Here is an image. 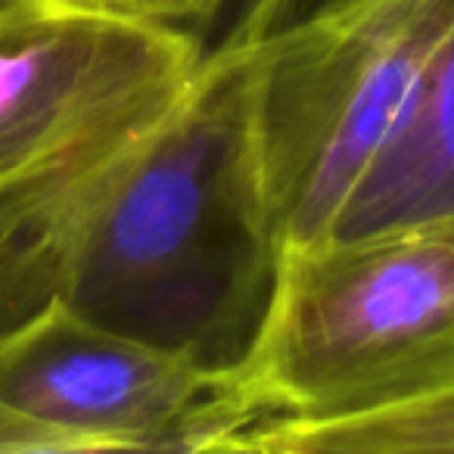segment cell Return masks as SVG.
Listing matches in <instances>:
<instances>
[{
    "label": "cell",
    "mask_w": 454,
    "mask_h": 454,
    "mask_svg": "<svg viewBox=\"0 0 454 454\" xmlns=\"http://www.w3.org/2000/svg\"><path fill=\"white\" fill-rule=\"evenodd\" d=\"M240 373L259 423L355 420L451 392L454 215L286 249Z\"/></svg>",
    "instance_id": "7a4b0ae2"
},
{
    "label": "cell",
    "mask_w": 454,
    "mask_h": 454,
    "mask_svg": "<svg viewBox=\"0 0 454 454\" xmlns=\"http://www.w3.org/2000/svg\"><path fill=\"white\" fill-rule=\"evenodd\" d=\"M224 451L249 454H442L454 451V389L386 414L336 423L265 420L237 433Z\"/></svg>",
    "instance_id": "52a82bcc"
},
{
    "label": "cell",
    "mask_w": 454,
    "mask_h": 454,
    "mask_svg": "<svg viewBox=\"0 0 454 454\" xmlns=\"http://www.w3.org/2000/svg\"><path fill=\"white\" fill-rule=\"evenodd\" d=\"M305 0H243L187 88L78 231L63 302L215 373H240L280 268L259 100L278 28Z\"/></svg>",
    "instance_id": "6da1fadb"
},
{
    "label": "cell",
    "mask_w": 454,
    "mask_h": 454,
    "mask_svg": "<svg viewBox=\"0 0 454 454\" xmlns=\"http://www.w3.org/2000/svg\"><path fill=\"white\" fill-rule=\"evenodd\" d=\"M208 41L53 0H0V234L69 265L134 146Z\"/></svg>",
    "instance_id": "3957f363"
},
{
    "label": "cell",
    "mask_w": 454,
    "mask_h": 454,
    "mask_svg": "<svg viewBox=\"0 0 454 454\" xmlns=\"http://www.w3.org/2000/svg\"><path fill=\"white\" fill-rule=\"evenodd\" d=\"M454 215V41L346 196L330 237Z\"/></svg>",
    "instance_id": "8992f818"
},
{
    "label": "cell",
    "mask_w": 454,
    "mask_h": 454,
    "mask_svg": "<svg viewBox=\"0 0 454 454\" xmlns=\"http://www.w3.org/2000/svg\"><path fill=\"white\" fill-rule=\"evenodd\" d=\"M454 41V0H315L278 28L259 100L280 253L321 243Z\"/></svg>",
    "instance_id": "277c9868"
},
{
    "label": "cell",
    "mask_w": 454,
    "mask_h": 454,
    "mask_svg": "<svg viewBox=\"0 0 454 454\" xmlns=\"http://www.w3.org/2000/svg\"><path fill=\"white\" fill-rule=\"evenodd\" d=\"M63 7L137 22V26L184 32L206 41V28L224 13L227 0H53Z\"/></svg>",
    "instance_id": "ba28073f"
},
{
    "label": "cell",
    "mask_w": 454,
    "mask_h": 454,
    "mask_svg": "<svg viewBox=\"0 0 454 454\" xmlns=\"http://www.w3.org/2000/svg\"><path fill=\"white\" fill-rule=\"evenodd\" d=\"M0 402L84 451H224L262 420L243 373H215L63 299L0 333Z\"/></svg>",
    "instance_id": "5b68a950"
}]
</instances>
